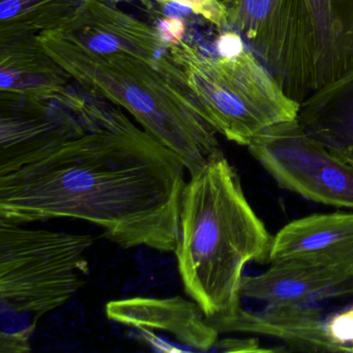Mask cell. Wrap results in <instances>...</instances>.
Wrapping results in <instances>:
<instances>
[{
    "label": "cell",
    "instance_id": "1",
    "mask_svg": "<svg viewBox=\"0 0 353 353\" xmlns=\"http://www.w3.org/2000/svg\"><path fill=\"white\" fill-rule=\"evenodd\" d=\"M185 170L177 154L130 123L90 121L80 135L0 174V220L77 219L125 249L175 253Z\"/></svg>",
    "mask_w": 353,
    "mask_h": 353
},
{
    "label": "cell",
    "instance_id": "2",
    "mask_svg": "<svg viewBox=\"0 0 353 353\" xmlns=\"http://www.w3.org/2000/svg\"><path fill=\"white\" fill-rule=\"evenodd\" d=\"M272 243L234 167L214 152L185 185L175 254L185 293L216 328L241 307L243 268L268 262Z\"/></svg>",
    "mask_w": 353,
    "mask_h": 353
},
{
    "label": "cell",
    "instance_id": "3",
    "mask_svg": "<svg viewBox=\"0 0 353 353\" xmlns=\"http://www.w3.org/2000/svg\"><path fill=\"white\" fill-rule=\"evenodd\" d=\"M243 34L287 96L307 100L353 71V0H226Z\"/></svg>",
    "mask_w": 353,
    "mask_h": 353
},
{
    "label": "cell",
    "instance_id": "4",
    "mask_svg": "<svg viewBox=\"0 0 353 353\" xmlns=\"http://www.w3.org/2000/svg\"><path fill=\"white\" fill-rule=\"evenodd\" d=\"M88 233L32 229L0 220V353L30 351L43 316L88 282Z\"/></svg>",
    "mask_w": 353,
    "mask_h": 353
},
{
    "label": "cell",
    "instance_id": "5",
    "mask_svg": "<svg viewBox=\"0 0 353 353\" xmlns=\"http://www.w3.org/2000/svg\"><path fill=\"white\" fill-rule=\"evenodd\" d=\"M204 82L206 97L200 117L239 145L248 148L266 130L299 117L301 104L285 94L247 46L210 61Z\"/></svg>",
    "mask_w": 353,
    "mask_h": 353
},
{
    "label": "cell",
    "instance_id": "6",
    "mask_svg": "<svg viewBox=\"0 0 353 353\" xmlns=\"http://www.w3.org/2000/svg\"><path fill=\"white\" fill-rule=\"evenodd\" d=\"M248 150L283 189L322 205L353 208V167L310 137L297 119L266 130Z\"/></svg>",
    "mask_w": 353,
    "mask_h": 353
},
{
    "label": "cell",
    "instance_id": "7",
    "mask_svg": "<svg viewBox=\"0 0 353 353\" xmlns=\"http://www.w3.org/2000/svg\"><path fill=\"white\" fill-rule=\"evenodd\" d=\"M107 318L135 330L140 340L158 351H210L219 341L218 328L194 301L181 296H134L111 301Z\"/></svg>",
    "mask_w": 353,
    "mask_h": 353
},
{
    "label": "cell",
    "instance_id": "8",
    "mask_svg": "<svg viewBox=\"0 0 353 353\" xmlns=\"http://www.w3.org/2000/svg\"><path fill=\"white\" fill-rule=\"evenodd\" d=\"M274 262L315 266L353 280V212L291 221L272 236L268 263Z\"/></svg>",
    "mask_w": 353,
    "mask_h": 353
},
{
    "label": "cell",
    "instance_id": "9",
    "mask_svg": "<svg viewBox=\"0 0 353 353\" xmlns=\"http://www.w3.org/2000/svg\"><path fill=\"white\" fill-rule=\"evenodd\" d=\"M257 276H243L241 299L265 305H313L316 301L353 296V280L323 268L292 262H274Z\"/></svg>",
    "mask_w": 353,
    "mask_h": 353
},
{
    "label": "cell",
    "instance_id": "10",
    "mask_svg": "<svg viewBox=\"0 0 353 353\" xmlns=\"http://www.w3.org/2000/svg\"><path fill=\"white\" fill-rule=\"evenodd\" d=\"M218 330L279 339L292 351L342 352L330 340L325 319L313 305H266L259 312L241 307Z\"/></svg>",
    "mask_w": 353,
    "mask_h": 353
},
{
    "label": "cell",
    "instance_id": "11",
    "mask_svg": "<svg viewBox=\"0 0 353 353\" xmlns=\"http://www.w3.org/2000/svg\"><path fill=\"white\" fill-rule=\"evenodd\" d=\"M297 121L310 137L353 167V71L301 103Z\"/></svg>",
    "mask_w": 353,
    "mask_h": 353
},
{
    "label": "cell",
    "instance_id": "12",
    "mask_svg": "<svg viewBox=\"0 0 353 353\" xmlns=\"http://www.w3.org/2000/svg\"><path fill=\"white\" fill-rule=\"evenodd\" d=\"M325 327L330 340L342 352H350L353 346V305L326 318Z\"/></svg>",
    "mask_w": 353,
    "mask_h": 353
},
{
    "label": "cell",
    "instance_id": "13",
    "mask_svg": "<svg viewBox=\"0 0 353 353\" xmlns=\"http://www.w3.org/2000/svg\"><path fill=\"white\" fill-rule=\"evenodd\" d=\"M214 348L223 352H283L287 348H265L257 338H226L219 340Z\"/></svg>",
    "mask_w": 353,
    "mask_h": 353
},
{
    "label": "cell",
    "instance_id": "14",
    "mask_svg": "<svg viewBox=\"0 0 353 353\" xmlns=\"http://www.w3.org/2000/svg\"><path fill=\"white\" fill-rule=\"evenodd\" d=\"M117 39L113 38L112 36L109 34H99V36L94 37L90 42V48L97 52H112V51L117 50Z\"/></svg>",
    "mask_w": 353,
    "mask_h": 353
},
{
    "label": "cell",
    "instance_id": "15",
    "mask_svg": "<svg viewBox=\"0 0 353 353\" xmlns=\"http://www.w3.org/2000/svg\"><path fill=\"white\" fill-rule=\"evenodd\" d=\"M20 8L19 0H6L1 5V18L6 19L17 13Z\"/></svg>",
    "mask_w": 353,
    "mask_h": 353
},
{
    "label": "cell",
    "instance_id": "16",
    "mask_svg": "<svg viewBox=\"0 0 353 353\" xmlns=\"http://www.w3.org/2000/svg\"><path fill=\"white\" fill-rule=\"evenodd\" d=\"M12 84V78L11 76L7 75V74L3 73L1 74V86L3 88H9Z\"/></svg>",
    "mask_w": 353,
    "mask_h": 353
}]
</instances>
